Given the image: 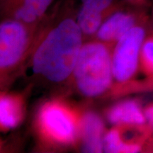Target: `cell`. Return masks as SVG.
<instances>
[{"label": "cell", "mask_w": 153, "mask_h": 153, "mask_svg": "<svg viewBox=\"0 0 153 153\" xmlns=\"http://www.w3.org/2000/svg\"><path fill=\"white\" fill-rule=\"evenodd\" d=\"M39 123L49 139L60 143H70L76 138L79 123L65 106L57 103L44 106L39 115Z\"/></svg>", "instance_id": "obj_4"}, {"label": "cell", "mask_w": 153, "mask_h": 153, "mask_svg": "<svg viewBox=\"0 0 153 153\" xmlns=\"http://www.w3.org/2000/svg\"><path fill=\"white\" fill-rule=\"evenodd\" d=\"M150 1L151 4H152V6H151V10H152V16L153 19V0H150Z\"/></svg>", "instance_id": "obj_16"}, {"label": "cell", "mask_w": 153, "mask_h": 153, "mask_svg": "<svg viewBox=\"0 0 153 153\" xmlns=\"http://www.w3.org/2000/svg\"><path fill=\"white\" fill-rule=\"evenodd\" d=\"M140 68L149 77V83L153 86V30L148 33L142 45Z\"/></svg>", "instance_id": "obj_12"}, {"label": "cell", "mask_w": 153, "mask_h": 153, "mask_svg": "<svg viewBox=\"0 0 153 153\" xmlns=\"http://www.w3.org/2000/svg\"><path fill=\"white\" fill-rule=\"evenodd\" d=\"M27 24L13 19L0 26V65L7 68L20 60L27 42Z\"/></svg>", "instance_id": "obj_5"}, {"label": "cell", "mask_w": 153, "mask_h": 153, "mask_svg": "<svg viewBox=\"0 0 153 153\" xmlns=\"http://www.w3.org/2000/svg\"><path fill=\"white\" fill-rule=\"evenodd\" d=\"M147 17L142 9L134 11L118 9L101 24L97 32V37L103 41L117 42L131 28Z\"/></svg>", "instance_id": "obj_6"}, {"label": "cell", "mask_w": 153, "mask_h": 153, "mask_svg": "<svg viewBox=\"0 0 153 153\" xmlns=\"http://www.w3.org/2000/svg\"><path fill=\"white\" fill-rule=\"evenodd\" d=\"M54 0H2V7L11 19L27 25L39 21Z\"/></svg>", "instance_id": "obj_7"}, {"label": "cell", "mask_w": 153, "mask_h": 153, "mask_svg": "<svg viewBox=\"0 0 153 153\" xmlns=\"http://www.w3.org/2000/svg\"><path fill=\"white\" fill-rule=\"evenodd\" d=\"M110 122L122 126L144 125L146 123L144 110L138 101L128 99L113 106L108 113Z\"/></svg>", "instance_id": "obj_9"}, {"label": "cell", "mask_w": 153, "mask_h": 153, "mask_svg": "<svg viewBox=\"0 0 153 153\" xmlns=\"http://www.w3.org/2000/svg\"><path fill=\"white\" fill-rule=\"evenodd\" d=\"M82 8L90 11L94 14L100 15L105 19L113 13L120 9V5L115 0H80Z\"/></svg>", "instance_id": "obj_13"}, {"label": "cell", "mask_w": 153, "mask_h": 153, "mask_svg": "<svg viewBox=\"0 0 153 153\" xmlns=\"http://www.w3.org/2000/svg\"><path fill=\"white\" fill-rule=\"evenodd\" d=\"M82 31L70 16L51 28L33 56V68L52 82H62L73 73L82 48Z\"/></svg>", "instance_id": "obj_1"}, {"label": "cell", "mask_w": 153, "mask_h": 153, "mask_svg": "<svg viewBox=\"0 0 153 153\" xmlns=\"http://www.w3.org/2000/svg\"><path fill=\"white\" fill-rule=\"evenodd\" d=\"M104 150L107 152L135 153L143 150L140 145L127 144L122 137L121 132L114 129L106 133L104 139Z\"/></svg>", "instance_id": "obj_11"}, {"label": "cell", "mask_w": 153, "mask_h": 153, "mask_svg": "<svg viewBox=\"0 0 153 153\" xmlns=\"http://www.w3.org/2000/svg\"><path fill=\"white\" fill-rule=\"evenodd\" d=\"M73 74L78 89L88 97H96L105 91L114 77L112 55L105 45L91 43L83 45Z\"/></svg>", "instance_id": "obj_2"}, {"label": "cell", "mask_w": 153, "mask_h": 153, "mask_svg": "<svg viewBox=\"0 0 153 153\" xmlns=\"http://www.w3.org/2000/svg\"><path fill=\"white\" fill-rule=\"evenodd\" d=\"M146 122L149 124V127L153 131V104H151L144 109Z\"/></svg>", "instance_id": "obj_14"}, {"label": "cell", "mask_w": 153, "mask_h": 153, "mask_svg": "<svg viewBox=\"0 0 153 153\" xmlns=\"http://www.w3.org/2000/svg\"><path fill=\"white\" fill-rule=\"evenodd\" d=\"M79 130L83 139L84 150L88 152H101L104 149V123L97 115L87 113L79 122Z\"/></svg>", "instance_id": "obj_8"}, {"label": "cell", "mask_w": 153, "mask_h": 153, "mask_svg": "<svg viewBox=\"0 0 153 153\" xmlns=\"http://www.w3.org/2000/svg\"><path fill=\"white\" fill-rule=\"evenodd\" d=\"M21 109L19 101L14 97L4 96L0 100V122L4 128H14L20 120Z\"/></svg>", "instance_id": "obj_10"}, {"label": "cell", "mask_w": 153, "mask_h": 153, "mask_svg": "<svg viewBox=\"0 0 153 153\" xmlns=\"http://www.w3.org/2000/svg\"><path fill=\"white\" fill-rule=\"evenodd\" d=\"M148 21L147 17L137 23L116 42L112 54V68L114 77L118 82H128L140 68L141 48L148 35Z\"/></svg>", "instance_id": "obj_3"}, {"label": "cell", "mask_w": 153, "mask_h": 153, "mask_svg": "<svg viewBox=\"0 0 153 153\" xmlns=\"http://www.w3.org/2000/svg\"><path fill=\"white\" fill-rule=\"evenodd\" d=\"M130 5L137 8H144L150 3V0H124Z\"/></svg>", "instance_id": "obj_15"}]
</instances>
